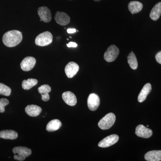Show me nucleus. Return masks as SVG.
<instances>
[{
    "instance_id": "nucleus-11",
    "label": "nucleus",
    "mask_w": 161,
    "mask_h": 161,
    "mask_svg": "<svg viewBox=\"0 0 161 161\" xmlns=\"http://www.w3.org/2000/svg\"><path fill=\"white\" fill-rule=\"evenodd\" d=\"M135 133L137 136L142 138H148L152 136V130L148 129L143 125H140L136 128Z\"/></svg>"
},
{
    "instance_id": "nucleus-23",
    "label": "nucleus",
    "mask_w": 161,
    "mask_h": 161,
    "mask_svg": "<svg viewBox=\"0 0 161 161\" xmlns=\"http://www.w3.org/2000/svg\"><path fill=\"white\" fill-rule=\"evenodd\" d=\"M128 62L132 69H137L138 67V62L135 54L133 52H131L128 57Z\"/></svg>"
},
{
    "instance_id": "nucleus-7",
    "label": "nucleus",
    "mask_w": 161,
    "mask_h": 161,
    "mask_svg": "<svg viewBox=\"0 0 161 161\" xmlns=\"http://www.w3.org/2000/svg\"><path fill=\"white\" fill-rule=\"evenodd\" d=\"M38 14L40 18V21L49 23L52 20V14L50 10L46 6L39 7Z\"/></svg>"
},
{
    "instance_id": "nucleus-19",
    "label": "nucleus",
    "mask_w": 161,
    "mask_h": 161,
    "mask_svg": "<svg viewBox=\"0 0 161 161\" xmlns=\"http://www.w3.org/2000/svg\"><path fill=\"white\" fill-rule=\"evenodd\" d=\"M161 15V2L156 4L150 13V16L153 21L158 20Z\"/></svg>"
},
{
    "instance_id": "nucleus-20",
    "label": "nucleus",
    "mask_w": 161,
    "mask_h": 161,
    "mask_svg": "<svg viewBox=\"0 0 161 161\" xmlns=\"http://www.w3.org/2000/svg\"><path fill=\"white\" fill-rule=\"evenodd\" d=\"M62 123L59 119H53L47 125L46 130L49 132H54L60 129Z\"/></svg>"
},
{
    "instance_id": "nucleus-5",
    "label": "nucleus",
    "mask_w": 161,
    "mask_h": 161,
    "mask_svg": "<svg viewBox=\"0 0 161 161\" xmlns=\"http://www.w3.org/2000/svg\"><path fill=\"white\" fill-rule=\"evenodd\" d=\"M119 49L115 45H112L109 47L104 54L105 60L108 62H113L118 57Z\"/></svg>"
},
{
    "instance_id": "nucleus-28",
    "label": "nucleus",
    "mask_w": 161,
    "mask_h": 161,
    "mask_svg": "<svg viewBox=\"0 0 161 161\" xmlns=\"http://www.w3.org/2000/svg\"><path fill=\"white\" fill-rule=\"evenodd\" d=\"M76 30L75 29H72V28H69L67 29V32L69 34H73L76 32Z\"/></svg>"
},
{
    "instance_id": "nucleus-21",
    "label": "nucleus",
    "mask_w": 161,
    "mask_h": 161,
    "mask_svg": "<svg viewBox=\"0 0 161 161\" xmlns=\"http://www.w3.org/2000/svg\"><path fill=\"white\" fill-rule=\"evenodd\" d=\"M129 10L132 14L138 13L142 10L143 5L142 3L137 1H132L128 5Z\"/></svg>"
},
{
    "instance_id": "nucleus-6",
    "label": "nucleus",
    "mask_w": 161,
    "mask_h": 161,
    "mask_svg": "<svg viewBox=\"0 0 161 161\" xmlns=\"http://www.w3.org/2000/svg\"><path fill=\"white\" fill-rule=\"evenodd\" d=\"M119 136L116 134H112L109 136L102 140L98 144V146L102 148H107L111 147L116 143L119 140Z\"/></svg>"
},
{
    "instance_id": "nucleus-3",
    "label": "nucleus",
    "mask_w": 161,
    "mask_h": 161,
    "mask_svg": "<svg viewBox=\"0 0 161 161\" xmlns=\"http://www.w3.org/2000/svg\"><path fill=\"white\" fill-rule=\"evenodd\" d=\"M53 40L52 34L49 31H45L38 35L35 40V43L38 46H46L51 44Z\"/></svg>"
},
{
    "instance_id": "nucleus-29",
    "label": "nucleus",
    "mask_w": 161,
    "mask_h": 161,
    "mask_svg": "<svg viewBox=\"0 0 161 161\" xmlns=\"http://www.w3.org/2000/svg\"><path fill=\"white\" fill-rule=\"evenodd\" d=\"M94 1H95V2H99L100 0H94Z\"/></svg>"
},
{
    "instance_id": "nucleus-16",
    "label": "nucleus",
    "mask_w": 161,
    "mask_h": 161,
    "mask_svg": "<svg viewBox=\"0 0 161 161\" xmlns=\"http://www.w3.org/2000/svg\"><path fill=\"white\" fill-rule=\"evenodd\" d=\"M145 159L147 161H161V150H153L145 154Z\"/></svg>"
},
{
    "instance_id": "nucleus-22",
    "label": "nucleus",
    "mask_w": 161,
    "mask_h": 161,
    "mask_svg": "<svg viewBox=\"0 0 161 161\" xmlns=\"http://www.w3.org/2000/svg\"><path fill=\"white\" fill-rule=\"evenodd\" d=\"M38 83V80L33 78H29L27 80H23L22 82V87L25 90L31 89L33 87L36 85Z\"/></svg>"
},
{
    "instance_id": "nucleus-25",
    "label": "nucleus",
    "mask_w": 161,
    "mask_h": 161,
    "mask_svg": "<svg viewBox=\"0 0 161 161\" xmlns=\"http://www.w3.org/2000/svg\"><path fill=\"white\" fill-rule=\"evenodd\" d=\"M9 101L5 98H2L0 99V112L3 113L5 112V107L9 104Z\"/></svg>"
},
{
    "instance_id": "nucleus-12",
    "label": "nucleus",
    "mask_w": 161,
    "mask_h": 161,
    "mask_svg": "<svg viewBox=\"0 0 161 161\" xmlns=\"http://www.w3.org/2000/svg\"><path fill=\"white\" fill-rule=\"evenodd\" d=\"M79 69V65L75 62L71 61L67 64L64 71L68 78H73L77 74Z\"/></svg>"
},
{
    "instance_id": "nucleus-24",
    "label": "nucleus",
    "mask_w": 161,
    "mask_h": 161,
    "mask_svg": "<svg viewBox=\"0 0 161 161\" xmlns=\"http://www.w3.org/2000/svg\"><path fill=\"white\" fill-rule=\"evenodd\" d=\"M11 93L10 88L3 83H0V95L9 96Z\"/></svg>"
},
{
    "instance_id": "nucleus-26",
    "label": "nucleus",
    "mask_w": 161,
    "mask_h": 161,
    "mask_svg": "<svg viewBox=\"0 0 161 161\" xmlns=\"http://www.w3.org/2000/svg\"><path fill=\"white\" fill-rule=\"evenodd\" d=\"M155 59L157 62L161 64V51L158 52L155 56Z\"/></svg>"
},
{
    "instance_id": "nucleus-1",
    "label": "nucleus",
    "mask_w": 161,
    "mask_h": 161,
    "mask_svg": "<svg viewBox=\"0 0 161 161\" xmlns=\"http://www.w3.org/2000/svg\"><path fill=\"white\" fill-rule=\"evenodd\" d=\"M23 40L22 32L12 30L6 32L3 37V43L8 47H14L19 45Z\"/></svg>"
},
{
    "instance_id": "nucleus-13",
    "label": "nucleus",
    "mask_w": 161,
    "mask_h": 161,
    "mask_svg": "<svg viewBox=\"0 0 161 161\" xmlns=\"http://www.w3.org/2000/svg\"><path fill=\"white\" fill-rule=\"evenodd\" d=\"M62 98L64 102L70 106H74L77 102V98L74 93L70 92H66L63 93Z\"/></svg>"
},
{
    "instance_id": "nucleus-14",
    "label": "nucleus",
    "mask_w": 161,
    "mask_h": 161,
    "mask_svg": "<svg viewBox=\"0 0 161 161\" xmlns=\"http://www.w3.org/2000/svg\"><path fill=\"white\" fill-rule=\"evenodd\" d=\"M51 91V88L48 85H43L38 88V92L40 93L43 101H48L50 99L49 93Z\"/></svg>"
},
{
    "instance_id": "nucleus-9",
    "label": "nucleus",
    "mask_w": 161,
    "mask_h": 161,
    "mask_svg": "<svg viewBox=\"0 0 161 161\" xmlns=\"http://www.w3.org/2000/svg\"><path fill=\"white\" fill-rule=\"evenodd\" d=\"M100 104V98L96 94H91L87 99V105L89 109L91 111H95L98 109Z\"/></svg>"
},
{
    "instance_id": "nucleus-18",
    "label": "nucleus",
    "mask_w": 161,
    "mask_h": 161,
    "mask_svg": "<svg viewBox=\"0 0 161 161\" xmlns=\"http://www.w3.org/2000/svg\"><path fill=\"white\" fill-rule=\"evenodd\" d=\"M17 132L14 130H6L0 131V138L5 139L14 140L18 138Z\"/></svg>"
},
{
    "instance_id": "nucleus-15",
    "label": "nucleus",
    "mask_w": 161,
    "mask_h": 161,
    "mask_svg": "<svg viewBox=\"0 0 161 161\" xmlns=\"http://www.w3.org/2000/svg\"><path fill=\"white\" fill-rule=\"evenodd\" d=\"M42 108L36 105H30L25 108L26 114L32 117H36L39 115L42 112Z\"/></svg>"
},
{
    "instance_id": "nucleus-17",
    "label": "nucleus",
    "mask_w": 161,
    "mask_h": 161,
    "mask_svg": "<svg viewBox=\"0 0 161 161\" xmlns=\"http://www.w3.org/2000/svg\"><path fill=\"white\" fill-rule=\"evenodd\" d=\"M152 87L150 83L146 84L142 89V91L138 95V101L139 102L142 103L146 100L147 96L151 92Z\"/></svg>"
},
{
    "instance_id": "nucleus-4",
    "label": "nucleus",
    "mask_w": 161,
    "mask_h": 161,
    "mask_svg": "<svg viewBox=\"0 0 161 161\" xmlns=\"http://www.w3.org/2000/svg\"><path fill=\"white\" fill-rule=\"evenodd\" d=\"M115 121V114L109 113L100 119L98 122V126L101 130H108L114 125Z\"/></svg>"
},
{
    "instance_id": "nucleus-2",
    "label": "nucleus",
    "mask_w": 161,
    "mask_h": 161,
    "mask_svg": "<svg viewBox=\"0 0 161 161\" xmlns=\"http://www.w3.org/2000/svg\"><path fill=\"white\" fill-rule=\"evenodd\" d=\"M14 153V159L16 160L23 161L25 160L26 157L31 154L32 151L29 148L26 147H15L13 149Z\"/></svg>"
},
{
    "instance_id": "nucleus-10",
    "label": "nucleus",
    "mask_w": 161,
    "mask_h": 161,
    "mask_svg": "<svg viewBox=\"0 0 161 161\" xmlns=\"http://www.w3.org/2000/svg\"><path fill=\"white\" fill-rule=\"evenodd\" d=\"M54 19L56 23L62 26L68 25L70 21V18L69 16L65 13L62 12H57Z\"/></svg>"
},
{
    "instance_id": "nucleus-27",
    "label": "nucleus",
    "mask_w": 161,
    "mask_h": 161,
    "mask_svg": "<svg viewBox=\"0 0 161 161\" xmlns=\"http://www.w3.org/2000/svg\"><path fill=\"white\" fill-rule=\"evenodd\" d=\"M67 46L69 47H76L78 46V44L75 42H71L67 44Z\"/></svg>"
},
{
    "instance_id": "nucleus-8",
    "label": "nucleus",
    "mask_w": 161,
    "mask_h": 161,
    "mask_svg": "<svg viewBox=\"0 0 161 161\" xmlns=\"http://www.w3.org/2000/svg\"><path fill=\"white\" fill-rule=\"evenodd\" d=\"M36 59L33 57H26L20 64L21 69L26 72L31 70L36 65Z\"/></svg>"
}]
</instances>
